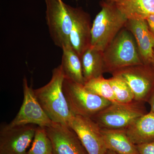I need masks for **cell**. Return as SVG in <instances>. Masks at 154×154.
Wrapping results in <instances>:
<instances>
[{"mask_svg":"<svg viewBox=\"0 0 154 154\" xmlns=\"http://www.w3.org/2000/svg\"><path fill=\"white\" fill-rule=\"evenodd\" d=\"M108 79L113 90L116 102L128 103L134 100L133 92L124 81L118 77L113 76Z\"/></svg>","mask_w":154,"mask_h":154,"instance_id":"obj_21","label":"cell"},{"mask_svg":"<svg viewBox=\"0 0 154 154\" xmlns=\"http://www.w3.org/2000/svg\"><path fill=\"white\" fill-rule=\"evenodd\" d=\"M76 1H79V0H75ZM101 1H105V0H101Z\"/></svg>","mask_w":154,"mask_h":154,"instance_id":"obj_28","label":"cell"},{"mask_svg":"<svg viewBox=\"0 0 154 154\" xmlns=\"http://www.w3.org/2000/svg\"><path fill=\"white\" fill-rule=\"evenodd\" d=\"M62 49L63 54L60 65L65 78L84 85L85 82L83 75L81 57L71 45Z\"/></svg>","mask_w":154,"mask_h":154,"instance_id":"obj_17","label":"cell"},{"mask_svg":"<svg viewBox=\"0 0 154 154\" xmlns=\"http://www.w3.org/2000/svg\"><path fill=\"white\" fill-rule=\"evenodd\" d=\"M139 154H154V141L136 146Z\"/></svg>","mask_w":154,"mask_h":154,"instance_id":"obj_22","label":"cell"},{"mask_svg":"<svg viewBox=\"0 0 154 154\" xmlns=\"http://www.w3.org/2000/svg\"><path fill=\"white\" fill-rule=\"evenodd\" d=\"M81 61L85 82L102 76L105 73L103 51L90 47L83 54Z\"/></svg>","mask_w":154,"mask_h":154,"instance_id":"obj_18","label":"cell"},{"mask_svg":"<svg viewBox=\"0 0 154 154\" xmlns=\"http://www.w3.org/2000/svg\"><path fill=\"white\" fill-rule=\"evenodd\" d=\"M101 131L107 149L117 154H139L125 129L101 128Z\"/></svg>","mask_w":154,"mask_h":154,"instance_id":"obj_15","label":"cell"},{"mask_svg":"<svg viewBox=\"0 0 154 154\" xmlns=\"http://www.w3.org/2000/svg\"><path fill=\"white\" fill-rule=\"evenodd\" d=\"M45 128L52 142L53 154H89L69 125L53 122Z\"/></svg>","mask_w":154,"mask_h":154,"instance_id":"obj_12","label":"cell"},{"mask_svg":"<svg viewBox=\"0 0 154 154\" xmlns=\"http://www.w3.org/2000/svg\"><path fill=\"white\" fill-rule=\"evenodd\" d=\"M24 99L21 108L16 117L9 123L11 126L33 124L47 127L53 122L45 112L34 94L33 89L28 85L26 77L22 82Z\"/></svg>","mask_w":154,"mask_h":154,"instance_id":"obj_8","label":"cell"},{"mask_svg":"<svg viewBox=\"0 0 154 154\" xmlns=\"http://www.w3.org/2000/svg\"><path fill=\"white\" fill-rule=\"evenodd\" d=\"M125 28L134 36L144 63H151L154 55V36L146 20H128Z\"/></svg>","mask_w":154,"mask_h":154,"instance_id":"obj_13","label":"cell"},{"mask_svg":"<svg viewBox=\"0 0 154 154\" xmlns=\"http://www.w3.org/2000/svg\"><path fill=\"white\" fill-rule=\"evenodd\" d=\"M112 2L128 20H145L154 14V0H114Z\"/></svg>","mask_w":154,"mask_h":154,"instance_id":"obj_16","label":"cell"},{"mask_svg":"<svg viewBox=\"0 0 154 154\" xmlns=\"http://www.w3.org/2000/svg\"><path fill=\"white\" fill-rule=\"evenodd\" d=\"M100 5L101 11L92 23L91 47L104 51L125 28L128 19L114 3L101 1Z\"/></svg>","mask_w":154,"mask_h":154,"instance_id":"obj_2","label":"cell"},{"mask_svg":"<svg viewBox=\"0 0 154 154\" xmlns=\"http://www.w3.org/2000/svg\"><path fill=\"white\" fill-rule=\"evenodd\" d=\"M125 129L136 146L154 141V113L149 111Z\"/></svg>","mask_w":154,"mask_h":154,"instance_id":"obj_14","label":"cell"},{"mask_svg":"<svg viewBox=\"0 0 154 154\" xmlns=\"http://www.w3.org/2000/svg\"><path fill=\"white\" fill-rule=\"evenodd\" d=\"M44 1L46 24L54 43L61 49L71 45L70 33L72 22L69 5L63 0Z\"/></svg>","mask_w":154,"mask_h":154,"instance_id":"obj_6","label":"cell"},{"mask_svg":"<svg viewBox=\"0 0 154 154\" xmlns=\"http://www.w3.org/2000/svg\"><path fill=\"white\" fill-rule=\"evenodd\" d=\"M63 91L70 110L75 115L91 118L112 103L89 92L84 85L65 78Z\"/></svg>","mask_w":154,"mask_h":154,"instance_id":"obj_5","label":"cell"},{"mask_svg":"<svg viewBox=\"0 0 154 154\" xmlns=\"http://www.w3.org/2000/svg\"><path fill=\"white\" fill-rule=\"evenodd\" d=\"M150 31L154 36V14L149 15L145 19Z\"/></svg>","mask_w":154,"mask_h":154,"instance_id":"obj_23","label":"cell"},{"mask_svg":"<svg viewBox=\"0 0 154 154\" xmlns=\"http://www.w3.org/2000/svg\"><path fill=\"white\" fill-rule=\"evenodd\" d=\"M150 107V112L154 113V89L147 102Z\"/></svg>","mask_w":154,"mask_h":154,"instance_id":"obj_24","label":"cell"},{"mask_svg":"<svg viewBox=\"0 0 154 154\" xmlns=\"http://www.w3.org/2000/svg\"><path fill=\"white\" fill-rule=\"evenodd\" d=\"M65 76L60 65L53 69L52 77L45 85L33 89L38 102L53 122L68 125L74 115L63 91Z\"/></svg>","mask_w":154,"mask_h":154,"instance_id":"obj_1","label":"cell"},{"mask_svg":"<svg viewBox=\"0 0 154 154\" xmlns=\"http://www.w3.org/2000/svg\"><path fill=\"white\" fill-rule=\"evenodd\" d=\"M84 86L92 94L107 99L111 102H116L108 79H105L103 75L87 81L84 84Z\"/></svg>","mask_w":154,"mask_h":154,"instance_id":"obj_19","label":"cell"},{"mask_svg":"<svg viewBox=\"0 0 154 154\" xmlns=\"http://www.w3.org/2000/svg\"><path fill=\"white\" fill-rule=\"evenodd\" d=\"M105 154H117L115 152L112 151L110 150L107 149V152L105 153Z\"/></svg>","mask_w":154,"mask_h":154,"instance_id":"obj_25","label":"cell"},{"mask_svg":"<svg viewBox=\"0 0 154 154\" xmlns=\"http://www.w3.org/2000/svg\"><path fill=\"white\" fill-rule=\"evenodd\" d=\"M112 75L128 85L134 94V100L147 102L154 89V68L151 64L126 67L116 71Z\"/></svg>","mask_w":154,"mask_h":154,"instance_id":"obj_7","label":"cell"},{"mask_svg":"<svg viewBox=\"0 0 154 154\" xmlns=\"http://www.w3.org/2000/svg\"><path fill=\"white\" fill-rule=\"evenodd\" d=\"M37 126L33 124L11 126L9 124H1L0 154H27Z\"/></svg>","mask_w":154,"mask_h":154,"instance_id":"obj_9","label":"cell"},{"mask_svg":"<svg viewBox=\"0 0 154 154\" xmlns=\"http://www.w3.org/2000/svg\"><path fill=\"white\" fill-rule=\"evenodd\" d=\"M105 1H107V2H113V1H114V0H105Z\"/></svg>","mask_w":154,"mask_h":154,"instance_id":"obj_27","label":"cell"},{"mask_svg":"<svg viewBox=\"0 0 154 154\" xmlns=\"http://www.w3.org/2000/svg\"><path fill=\"white\" fill-rule=\"evenodd\" d=\"M68 125L75 132L89 154H105L107 150L101 128L90 117L75 115Z\"/></svg>","mask_w":154,"mask_h":154,"instance_id":"obj_10","label":"cell"},{"mask_svg":"<svg viewBox=\"0 0 154 154\" xmlns=\"http://www.w3.org/2000/svg\"><path fill=\"white\" fill-rule=\"evenodd\" d=\"M144 103L134 100L128 103L112 102L91 118L101 128L125 129L147 113Z\"/></svg>","mask_w":154,"mask_h":154,"instance_id":"obj_4","label":"cell"},{"mask_svg":"<svg viewBox=\"0 0 154 154\" xmlns=\"http://www.w3.org/2000/svg\"><path fill=\"white\" fill-rule=\"evenodd\" d=\"M105 73L144 63L132 33L123 28L103 51Z\"/></svg>","mask_w":154,"mask_h":154,"instance_id":"obj_3","label":"cell"},{"mask_svg":"<svg viewBox=\"0 0 154 154\" xmlns=\"http://www.w3.org/2000/svg\"><path fill=\"white\" fill-rule=\"evenodd\" d=\"M27 154H53L52 142L45 128L37 126L33 143Z\"/></svg>","mask_w":154,"mask_h":154,"instance_id":"obj_20","label":"cell"},{"mask_svg":"<svg viewBox=\"0 0 154 154\" xmlns=\"http://www.w3.org/2000/svg\"><path fill=\"white\" fill-rule=\"evenodd\" d=\"M150 64H151L153 67L154 68V55L153 57L152 60L151 62V63Z\"/></svg>","mask_w":154,"mask_h":154,"instance_id":"obj_26","label":"cell"},{"mask_svg":"<svg viewBox=\"0 0 154 154\" xmlns=\"http://www.w3.org/2000/svg\"><path fill=\"white\" fill-rule=\"evenodd\" d=\"M69 8L72 22L70 42L81 58L83 54L91 46V17L82 7H73L69 5Z\"/></svg>","mask_w":154,"mask_h":154,"instance_id":"obj_11","label":"cell"}]
</instances>
